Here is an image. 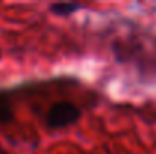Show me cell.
I'll return each instance as SVG.
<instances>
[{"label":"cell","instance_id":"1","mask_svg":"<svg viewBox=\"0 0 156 154\" xmlns=\"http://www.w3.org/2000/svg\"><path fill=\"white\" fill-rule=\"evenodd\" d=\"M82 118V109L71 101L62 100L50 104L46 112L44 122L49 130H62L77 124Z\"/></svg>","mask_w":156,"mask_h":154},{"label":"cell","instance_id":"2","mask_svg":"<svg viewBox=\"0 0 156 154\" xmlns=\"http://www.w3.org/2000/svg\"><path fill=\"white\" fill-rule=\"evenodd\" d=\"M85 8H87V5L79 3V2H55V3L49 5V12L59 18H68Z\"/></svg>","mask_w":156,"mask_h":154},{"label":"cell","instance_id":"3","mask_svg":"<svg viewBox=\"0 0 156 154\" xmlns=\"http://www.w3.org/2000/svg\"><path fill=\"white\" fill-rule=\"evenodd\" d=\"M15 119V113L12 109L11 100L0 94V125H9Z\"/></svg>","mask_w":156,"mask_h":154},{"label":"cell","instance_id":"4","mask_svg":"<svg viewBox=\"0 0 156 154\" xmlns=\"http://www.w3.org/2000/svg\"><path fill=\"white\" fill-rule=\"evenodd\" d=\"M0 154H6V151L3 150V147H2V145H0Z\"/></svg>","mask_w":156,"mask_h":154},{"label":"cell","instance_id":"5","mask_svg":"<svg viewBox=\"0 0 156 154\" xmlns=\"http://www.w3.org/2000/svg\"><path fill=\"white\" fill-rule=\"evenodd\" d=\"M0 60H2V50H0Z\"/></svg>","mask_w":156,"mask_h":154}]
</instances>
